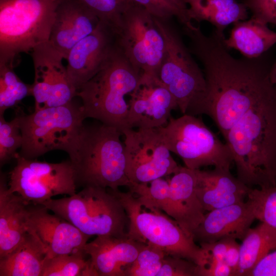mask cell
<instances>
[{"instance_id":"obj_33","label":"cell","mask_w":276,"mask_h":276,"mask_svg":"<svg viewBox=\"0 0 276 276\" xmlns=\"http://www.w3.org/2000/svg\"><path fill=\"white\" fill-rule=\"evenodd\" d=\"M22 144L19 119L16 114L11 121H6L0 116V164L1 167L15 158Z\"/></svg>"},{"instance_id":"obj_31","label":"cell","mask_w":276,"mask_h":276,"mask_svg":"<svg viewBox=\"0 0 276 276\" xmlns=\"http://www.w3.org/2000/svg\"><path fill=\"white\" fill-rule=\"evenodd\" d=\"M247 198L256 219L276 228V186L251 188Z\"/></svg>"},{"instance_id":"obj_22","label":"cell","mask_w":276,"mask_h":276,"mask_svg":"<svg viewBox=\"0 0 276 276\" xmlns=\"http://www.w3.org/2000/svg\"><path fill=\"white\" fill-rule=\"evenodd\" d=\"M31 203L8 190L6 175H0V258L14 250L29 232Z\"/></svg>"},{"instance_id":"obj_35","label":"cell","mask_w":276,"mask_h":276,"mask_svg":"<svg viewBox=\"0 0 276 276\" xmlns=\"http://www.w3.org/2000/svg\"><path fill=\"white\" fill-rule=\"evenodd\" d=\"M155 18L168 20L173 16L176 17L183 25L189 23L182 13L172 0H132Z\"/></svg>"},{"instance_id":"obj_27","label":"cell","mask_w":276,"mask_h":276,"mask_svg":"<svg viewBox=\"0 0 276 276\" xmlns=\"http://www.w3.org/2000/svg\"><path fill=\"white\" fill-rule=\"evenodd\" d=\"M275 249V228L264 222L255 228H250L240 244L236 276H247L262 258Z\"/></svg>"},{"instance_id":"obj_39","label":"cell","mask_w":276,"mask_h":276,"mask_svg":"<svg viewBox=\"0 0 276 276\" xmlns=\"http://www.w3.org/2000/svg\"><path fill=\"white\" fill-rule=\"evenodd\" d=\"M197 276H234L232 269L224 262L204 260L197 265Z\"/></svg>"},{"instance_id":"obj_15","label":"cell","mask_w":276,"mask_h":276,"mask_svg":"<svg viewBox=\"0 0 276 276\" xmlns=\"http://www.w3.org/2000/svg\"><path fill=\"white\" fill-rule=\"evenodd\" d=\"M178 108L175 98L157 77L141 76L131 94L129 128L165 126L171 111Z\"/></svg>"},{"instance_id":"obj_3","label":"cell","mask_w":276,"mask_h":276,"mask_svg":"<svg viewBox=\"0 0 276 276\" xmlns=\"http://www.w3.org/2000/svg\"><path fill=\"white\" fill-rule=\"evenodd\" d=\"M123 133L103 124L83 125L64 151L70 157L77 186L112 190L131 185L126 173Z\"/></svg>"},{"instance_id":"obj_19","label":"cell","mask_w":276,"mask_h":276,"mask_svg":"<svg viewBox=\"0 0 276 276\" xmlns=\"http://www.w3.org/2000/svg\"><path fill=\"white\" fill-rule=\"evenodd\" d=\"M256 219L247 201L205 213L192 236L196 243H211L224 238L242 240Z\"/></svg>"},{"instance_id":"obj_34","label":"cell","mask_w":276,"mask_h":276,"mask_svg":"<svg viewBox=\"0 0 276 276\" xmlns=\"http://www.w3.org/2000/svg\"><path fill=\"white\" fill-rule=\"evenodd\" d=\"M166 255L159 247L146 244L127 269L126 276H157Z\"/></svg>"},{"instance_id":"obj_12","label":"cell","mask_w":276,"mask_h":276,"mask_svg":"<svg viewBox=\"0 0 276 276\" xmlns=\"http://www.w3.org/2000/svg\"><path fill=\"white\" fill-rule=\"evenodd\" d=\"M9 172L10 192L34 204H41L59 195H73L77 184L71 161L51 163L19 155Z\"/></svg>"},{"instance_id":"obj_41","label":"cell","mask_w":276,"mask_h":276,"mask_svg":"<svg viewBox=\"0 0 276 276\" xmlns=\"http://www.w3.org/2000/svg\"><path fill=\"white\" fill-rule=\"evenodd\" d=\"M240 256V244L233 239L225 254L224 262L232 269L236 276Z\"/></svg>"},{"instance_id":"obj_24","label":"cell","mask_w":276,"mask_h":276,"mask_svg":"<svg viewBox=\"0 0 276 276\" xmlns=\"http://www.w3.org/2000/svg\"><path fill=\"white\" fill-rule=\"evenodd\" d=\"M47 259L44 245L30 229L14 250L0 258V276H41Z\"/></svg>"},{"instance_id":"obj_40","label":"cell","mask_w":276,"mask_h":276,"mask_svg":"<svg viewBox=\"0 0 276 276\" xmlns=\"http://www.w3.org/2000/svg\"><path fill=\"white\" fill-rule=\"evenodd\" d=\"M247 276H276V249L262 258Z\"/></svg>"},{"instance_id":"obj_43","label":"cell","mask_w":276,"mask_h":276,"mask_svg":"<svg viewBox=\"0 0 276 276\" xmlns=\"http://www.w3.org/2000/svg\"><path fill=\"white\" fill-rule=\"evenodd\" d=\"M269 78L271 82L276 85V61L271 65L269 71Z\"/></svg>"},{"instance_id":"obj_37","label":"cell","mask_w":276,"mask_h":276,"mask_svg":"<svg viewBox=\"0 0 276 276\" xmlns=\"http://www.w3.org/2000/svg\"><path fill=\"white\" fill-rule=\"evenodd\" d=\"M243 3L251 12V17L276 25V0H245Z\"/></svg>"},{"instance_id":"obj_25","label":"cell","mask_w":276,"mask_h":276,"mask_svg":"<svg viewBox=\"0 0 276 276\" xmlns=\"http://www.w3.org/2000/svg\"><path fill=\"white\" fill-rule=\"evenodd\" d=\"M267 25L253 17L237 21L233 24L229 37L224 39V44L245 57H260L276 43V32Z\"/></svg>"},{"instance_id":"obj_5","label":"cell","mask_w":276,"mask_h":276,"mask_svg":"<svg viewBox=\"0 0 276 276\" xmlns=\"http://www.w3.org/2000/svg\"><path fill=\"white\" fill-rule=\"evenodd\" d=\"M62 0H0V66L14 68L21 53L49 40Z\"/></svg>"},{"instance_id":"obj_26","label":"cell","mask_w":276,"mask_h":276,"mask_svg":"<svg viewBox=\"0 0 276 276\" xmlns=\"http://www.w3.org/2000/svg\"><path fill=\"white\" fill-rule=\"evenodd\" d=\"M190 21H208L220 34L231 24L246 20L247 8L236 0H184Z\"/></svg>"},{"instance_id":"obj_30","label":"cell","mask_w":276,"mask_h":276,"mask_svg":"<svg viewBox=\"0 0 276 276\" xmlns=\"http://www.w3.org/2000/svg\"><path fill=\"white\" fill-rule=\"evenodd\" d=\"M13 69L7 65L0 66V116L25 97L31 96V85L23 82Z\"/></svg>"},{"instance_id":"obj_17","label":"cell","mask_w":276,"mask_h":276,"mask_svg":"<svg viewBox=\"0 0 276 276\" xmlns=\"http://www.w3.org/2000/svg\"><path fill=\"white\" fill-rule=\"evenodd\" d=\"M48 211L42 205L33 204L29 221L30 229L44 245L48 259L61 255L85 253V246L91 237Z\"/></svg>"},{"instance_id":"obj_23","label":"cell","mask_w":276,"mask_h":276,"mask_svg":"<svg viewBox=\"0 0 276 276\" xmlns=\"http://www.w3.org/2000/svg\"><path fill=\"white\" fill-rule=\"evenodd\" d=\"M172 218L189 236L202 221L204 210L195 192L196 169L180 166L168 176Z\"/></svg>"},{"instance_id":"obj_38","label":"cell","mask_w":276,"mask_h":276,"mask_svg":"<svg viewBox=\"0 0 276 276\" xmlns=\"http://www.w3.org/2000/svg\"><path fill=\"white\" fill-rule=\"evenodd\" d=\"M233 239H235L224 238L213 242L199 244L203 254L202 262L205 260L224 262L226 251Z\"/></svg>"},{"instance_id":"obj_42","label":"cell","mask_w":276,"mask_h":276,"mask_svg":"<svg viewBox=\"0 0 276 276\" xmlns=\"http://www.w3.org/2000/svg\"><path fill=\"white\" fill-rule=\"evenodd\" d=\"M172 1L178 8L187 20L189 22H191L189 20L187 16V11L188 7L184 0H172Z\"/></svg>"},{"instance_id":"obj_36","label":"cell","mask_w":276,"mask_h":276,"mask_svg":"<svg viewBox=\"0 0 276 276\" xmlns=\"http://www.w3.org/2000/svg\"><path fill=\"white\" fill-rule=\"evenodd\" d=\"M197 265L188 260L166 255L157 276H197Z\"/></svg>"},{"instance_id":"obj_7","label":"cell","mask_w":276,"mask_h":276,"mask_svg":"<svg viewBox=\"0 0 276 276\" xmlns=\"http://www.w3.org/2000/svg\"><path fill=\"white\" fill-rule=\"evenodd\" d=\"M40 205L90 237L127 236L126 211L119 199L107 189L86 186L73 195L51 199Z\"/></svg>"},{"instance_id":"obj_18","label":"cell","mask_w":276,"mask_h":276,"mask_svg":"<svg viewBox=\"0 0 276 276\" xmlns=\"http://www.w3.org/2000/svg\"><path fill=\"white\" fill-rule=\"evenodd\" d=\"M146 244L126 237L97 236L84 247L94 276H126Z\"/></svg>"},{"instance_id":"obj_13","label":"cell","mask_w":276,"mask_h":276,"mask_svg":"<svg viewBox=\"0 0 276 276\" xmlns=\"http://www.w3.org/2000/svg\"><path fill=\"white\" fill-rule=\"evenodd\" d=\"M124 135L126 173L131 183L148 182L174 173L178 165L158 128H127Z\"/></svg>"},{"instance_id":"obj_14","label":"cell","mask_w":276,"mask_h":276,"mask_svg":"<svg viewBox=\"0 0 276 276\" xmlns=\"http://www.w3.org/2000/svg\"><path fill=\"white\" fill-rule=\"evenodd\" d=\"M30 53L35 72L34 81L31 85L34 110L71 102L77 91L63 64V55L49 41L38 45Z\"/></svg>"},{"instance_id":"obj_1","label":"cell","mask_w":276,"mask_h":276,"mask_svg":"<svg viewBox=\"0 0 276 276\" xmlns=\"http://www.w3.org/2000/svg\"><path fill=\"white\" fill-rule=\"evenodd\" d=\"M190 39L189 50L203 67V93L189 106L186 114H205L225 138L232 127L251 107L276 89L269 78L271 65L262 58L237 59L224 44V34L215 29L203 33L192 22L183 26Z\"/></svg>"},{"instance_id":"obj_21","label":"cell","mask_w":276,"mask_h":276,"mask_svg":"<svg viewBox=\"0 0 276 276\" xmlns=\"http://www.w3.org/2000/svg\"><path fill=\"white\" fill-rule=\"evenodd\" d=\"M196 174L195 192L205 212L245 201L251 189L230 170L196 169Z\"/></svg>"},{"instance_id":"obj_29","label":"cell","mask_w":276,"mask_h":276,"mask_svg":"<svg viewBox=\"0 0 276 276\" xmlns=\"http://www.w3.org/2000/svg\"><path fill=\"white\" fill-rule=\"evenodd\" d=\"M85 253L56 256L45 260L41 276H94Z\"/></svg>"},{"instance_id":"obj_44","label":"cell","mask_w":276,"mask_h":276,"mask_svg":"<svg viewBox=\"0 0 276 276\" xmlns=\"http://www.w3.org/2000/svg\"><path fill=\"white\" fill-rule=\"evenodd\" d=\"M275 180H276V173H275Z\"/></svg>"},{"instance_id":"obj_6","label":"cell","mask_w":276,"mask_h":276,"mask_svg":"<svg viewBox=\"0 0 276 276\" xmlns=\"http://www.w3.org/2000/svg\"><path fill=\"white\" fill-rule=\"evenodd\" d=\"M108 190L126 211L129 238L158 247L167 255L188 260L197 265L201 263L203 254L200 246L174 219L159 209L143 204L129 191Z\"/></svg>"},{"instance_id":"obj_20","label":"cell","mask_w":276,"mask_h":276,"mask_svg":"<svg viewBox=\"0 0 276 276\" xmlns=\"http://www.w3.org/2000/svg\"><path fill=\"white\" fill-rule=\"evenodd\" d=\"M100 21L79 0H62L57 9L49 41L66 59L71 49L91 33Z\"/></svg>"},{"instance_id":"obj_28","label":"cell","mask_w":276,"mask_h":276,"mask_svg":"<svg viewBox=\"0 0 276 276\" xmlns=\"http://www.w3.org/2000/svg\"><path fill=\"white\" fill-rule=\"evenodd\" d=\"M129 191L143 204L159 209L171 217L170 185L168 176L146 183H131Z\"/></svg>"},{"instance_id":"obj_4","label":"cell","mask_w":276,"mask_h":276,"mask_svg":"<svg viewBox=\"0 0 276 276\" xmlns=\"http://www.w3.org/2000/svg\"><path fill=\"white\" fill-rule=\"evenodd\" d=\"M140 75L115 45L99 71L77 90L86 118L100 121L122 132L129 128L130 100Z\"/></svg>"},{"instance_id":"obj_16","label":"cell","mask_w":276,"mask_h":276,"mask_svg":"<svg viewBox=\"0 0 276 276\" xmlns=\"http://www.w3.org/2000/svg\"><path fill=\"white\" fill-rule=\"evenodd\" d=\"M115 43L113 30L100 21L91 33L71 49L66 59V67L68 79L76 91L99 71Z\"/></svg>"},{"instance_id":"obj_9","label":"cell","mask_w":276,"mask_h":276,"mask_svg":"<svg viewBox=\"0 0 276 276\" xmlns=\"http://www.w3.org/2000/svg\"><path fill=\"white\" fill-rule=\"evenodd\" d=\"M17 114L22 136L18 153L28 159L36 158L54 150L64 151L86 119L81 105L73 101L64 105L34 110L29 114Z\"/></svg>"},{"instance_id":"obj_2","label":"cell","mask_w":276,"mask_h":276,"mask_svg":"<svg viewBox=\"0 0 276 276\" xmlns=\"http://www.w3.org/2000/svg\"><path fill=\"white\" fill-rule=\"evenodd\" d=\"M224 140L241 181L250 188L276 186V89L250 108Z\"/></svg>"},{"instance_id":"obj_32","label":"cell","mask_w":276,"mask_h":276,"mask_svg":"<svg viewBox=\"0 0 276 276\" xmlns=\"http://www.w3.org/2000/svg\"><path fill=\"white\" fill-rule=\"evenodd\" d=\"M90 10L100 21L114 31L120 25L125 12L134 3L132 0H79Z\"/></svg>"},{"instance_id":"obj_8","label":"cell","mask_w":276,"mask_h":276,"mask_svg":"<svg viewBox=\"0 0 276 276\" xmlns=\"http://www.w3.org/2000/svg\"><path fill=\"white\" fill-rule=\"evenodd\" d=\"M158 128L168 149L181 158L185 167L230 170L234 160L229 148L196 116L171 117L165 126Z\"/></svg>"},{"instance_id":"obj_10","label":"cell","mask_w":276,"mask_h":276,"mask_svg":"<svg viewBox=\"0 0 276 276\" xmlns=\"http://www.w3.org/2000/svg\"><path fill=\"white\" fill-rule=\"evenodd\" d=\"M114 34L117 46L140 76L158 77L165 42L154 16L134 4L123 15Z\"/></svg>"},{"instance_id":"obj_11","label":"cell","mask_w":276,"mask_h":276,"mask_svg":"<svg viewBox=\"0 0 276 276\" xmlns=\"http://www.w3.org/2000/svg\"><path fill=\"white\" fill-rule=\"evenodd\" d=\"M154 20L165 42L158 78L175 98L178 108L183 114L205 90L204 73L167 20L155 17Z\"/></svg>"}]
</instances>
